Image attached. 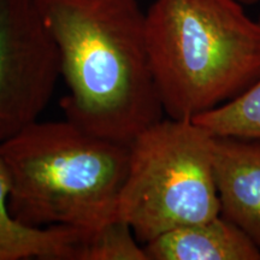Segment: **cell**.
Listing matches in <instances>:
<instances>
[{
    "instance_id": "6da1fadb",
    "label": "cell",
    "mask_w": 260,
    "mask_h": 260,
    "mask_svg": "<svg viewBox=\"0 0 260 260\" xmlns=\"http://www.w3.org/2000/svg\"><path fill=\"white\" fill-rule=\"evenodd\" d=\"M56 42L69 93L67 119L132 145L164 109L146 45V12L136 0H34Z\"/></svg>"
},
{
    "instance_id": "7a4b0ae2",
    "label": "cell",
    "mask_w": 260,
    "mask_h": 260,
    "mask_svg": "<svg viewBox=\"0 0 260 260\" xmlns=\"http://www.w3.org/2000/svg\"><path fill=\"white\" fill-rule=\"evenodd\" d=\"M146 45L172 119L193 121L260 76V21L240 0H154L146 12Z\"/></svg>"
},
{
    "instance_id": "3957f363",
    "label": "cell",
    "mask_w": 260,
    "mask_h": 260,
    "mask_svg": "<svg viewBox=\"0 0 260 260\" xmlns=\"http://www.w3.org/2000/svg\"><path fill=\"white\" fill-rule=\"evenodd\" d=\"M0 155L11 180L10 212L24 225L92 232L117 218L130 145L69 119L37 121L0 142Z\"/></svg>"
},
{
    "instance_id": "277c9868",
    "label": "cell",
    "mask_w": 260,
    "mask_h": 260,
    "mask_svg": "<svg viewBox=\"0 0 260 260\" xmlns=\"http://www.w3.org/2000/svg\"><path fill=\"white\" fill-rule=\"evenodd\" d=\"M214 135L189 119H160L134 139L117 218L147 243L220 214Z\"/></svg>"
},
{
    "instance_id": "5b68a950",
    "label": "cell",
    "mask_w": 260,
    "mask_h": 260,
    "mask_svg": "<svg viewBox=\"0 0 260 260\" xmlns=\"http://www.w3.org/2000/svg\"><path fill=\"white\" fill-rule=\"evenodd\" d=\"M61 76L34 0H0V142L39 121Z\"/></svg>"
},
{
    "instance_id": "8992f818",
    "label": "cell",
    "mask_w": 260,
    "mask_h": 260,
    "mask_svg": "<svg viewBox=\"0 0 260 260\" xmlns=\"http://www.w3.org/2000/svg\"><path fill=\"white\" fill-rule=\"evenodd\" d=\"M213 170L220 216L260 248V139L214 135Z\"/></svg>"
},
{
    "instance_id": "52a82bcc",
    "label": "cell",
    "mask_w": 260,
    "mask_h": 260,
    "mask_svg": "<svg viewBox=\"0 0 260 260\" xmlns=\"http://www.w3.org/2000/svg\"><path fill=\"white\" fill-rule=\"evenodd\" d=\"M149 260H260V248L223 216L172 229L145 243Z\"/></svg>"
},
{
    "instance_id": "ba28073f",
    "label": "cell",
    "mask_w": 260,
    "mask_h": 260,
    "mask_svg": "<svg viewBox=\"0 0 260 260\" xmlns=\"http://www.w3.org/2000/svg\"><path fill=\"white\" fill-rule=\"evenodd\" d=\"M11 180L0 155V260H77L88 232L71 226L31 228L12 216L9 209Z\"/></svg>"
},
{
    "instance_id": "9c48e42d",
    "label": "cell",
    "mask_w": 260,
    "mask_h": 260,
    "mask_svg": "<svg viewBox=\"0 0 260 260\" xmlns=\"http://www.w3.org/2000/svg\"><path fill=\"white\" fill-rule=\"evenodd\" d=\"M193 122L216 136L260 139V76L242 94Z\"/></svg>"
},
{
    "instance_id": "30bf717a",
    "label": "cell",
    "mask_w": 260,
    "mask_h": 260,
    "mask_svg": "<svg viewBox=\"0 0 260 260\" xmlns=\"http://www.w3.org/2000/svg\"><path fill=\"white\" fill-rule=\"evenodd\" d=\"M132 226L115 218L87 234L77 260H149Z\"/></svg>"
},
{
    "instance_id": "8fae6325",
    "label": "cell",
    "mask_w": 260,
    "mask_h": 260,
    "mask_svg": "<svg viewBox=\"0 0 260 260\" xmlns=\"http://www.w3.org/2000/svg\"><path fill=\"white\" fill-rule=\"evenodd\" d=\"M240 2H241L243 5H254L259 2V0H240Z\"/></svg>"
},
{
    "instance_id": "7c38bea8",
    "label": "cell",
    "mask_w": 260,
    "mask_h": 260,
    "mask_svg": "<svg viewBox=\"0 0 260 260\" xmlns=\"http://www.w3.org/2000/svg\"><path fill=\"white\" fill-rule=\"evenodd\" d=\"M259 21H260V19H259Z\"/></svg>"
}]
</instances>
